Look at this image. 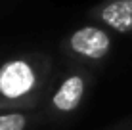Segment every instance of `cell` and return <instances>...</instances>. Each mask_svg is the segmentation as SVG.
<instances>
[{"instance_id": "obj_6", "label": "cell", "mask_w": 132, "mask_h": 130, "mask_svg": "<svg viewBox=\"0 0 132 130\" xmlns=\"http://www.w3.org/2000/svg\"><path fill=\"white\" fill-rule=\"evenodd\" d=\"M111 130H132V120H125V123H121L119 126H115Z\"/></svg>"}, {"instance_id": "obj_2", "label": "cell", "mask_w": 132, "mask_h": 130, "mask_svg": "<svg viewBox=\"0 0 132 130\" xmlns=\"http://www.w3.org/2000/svg\"><path fill=\"white\" fill-rule=\"evenodd\" d=\"M92 82L94 75L90 69L69 63L65 71L54 77L44 103L40 105L44 120L57 123L77 115L92 88Z\"/></svg>"}, {"instance_id": "obj_5", "label": "cell", "mask_w": 132, "mask_h": 130, "mask_svg": "<svg viewBox=\"0 0 132 130\" xmlns=\"http://www.w3.org/2000/svg\"><path fill=\"white\" fill-rule=\"evenodd\" d=\"M46 123L40 109L31 111H0V130H33Z\"/></svg>"}, {"instance_id": "obj_4", "label": "cell", "mask_w": 132, "mask_h": 130, "mask_svg": "<svg viewBox=\"0 0 132 130\" xmlns=\"http://www.w3.org/2000/svg\"><path fill=\"white\" fill-rule=\"evenodd\" d=\"M86 17L107 31L132 34V0H102L86 12Z\"/></svg>"}, {"instance_id": "obj_3", "label": "cell", "mask_w": 132, "mask_h": 130, "mask_svg": "<svg viewBox=\"0 0 132 130\" xmlns=\"http://www.w3.org/2000/svg\"><path fill=\"white\" fill-rule=\"evenodd\" d=\"M113 48V40L107 29L100 25H82L63 38L60 50L67 63L80 65L92 71L94 67H102L109 57Z\"/></svg>"}, {"instance_id": "obj_1", "label": "cell", "mask_w": 132, "mask_h": 130, "mask_svg": "<svg viewBox=\"0 0 132 130\" xmlns=\"http://www.w3.org/2000/svg\"><path fill=\"white\" fill-rule=\"evenodd\" d=\"M56 77L44 52H23L0 61V111L40 109Z\"/></svg>"}]
</instances>
